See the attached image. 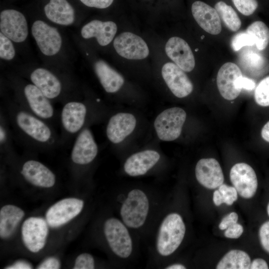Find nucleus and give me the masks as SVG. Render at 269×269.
<instances>
[{"label":"nucleus","instance_id":"f8f14e48","mask_svg":"<svg viewBox=\"0 0 269 269\" xmlns=\"http://www.w3.org/2000/svg\"><path fill=\"white\" fill-rule=\"evenodd\" d=\"M48 225L46 220L38 217H30L23 222L22 239L31 252H38L44 248L48 234Z\"/></svg>","mask_w":269,"mask_h":269},{"label":"nucleus","instance_id":"a878e982","mask_svg":"<svg viewBox=\"0 0 269 269\" xmlns=\"http://www.w3.org/2000/svg\"><path fill=\"white\" fill-rule=\"evenodd\" d=\"M14 137L8 118L0 108V150L5 158L14 157Z\"/></svg>","mask_w":269,"mask_h":269},{"label":"nucleus","instance_id":"f257e3e1","mask_svg":"<svg viewBox=\"0 0 269 269\" xmlns=\"http://www.w3.org/2000/svg\"><path fill=\"white\" fill-rule=\"evenodd\" d=\"M0 107L6 115L14 139L31 150L46 151L62 147L54 126L27 111L2 91Z\"/></svg>","mask_w":269,"mask_h":269},{"label":"nucleus","instance_id":"6e6552de","mask_svg":"<svg viewBox=\"0 0 269 269\" xmlns=\"http://www.w3.org/2000/svg\"><path fill=\"white\" fill-rule=\"evenodd\" d=\"M186 118V112L179 107L170 108L160 113L154 122L158 138L166 141L177 139L181 134Z\"/></svg>","mask_w":269,"mask_h":269},{"label":"nucleus","instance_id":"c03bdc74","mask_svg":"<svg viewBox=\"0 0 269 269\" xmlns=\"http://www.w3.org/2000/svg\"><path fill=\"white\" fill-rule=\"evenodd\" d=\"M32 268L30 264L24 261H18L5 268L6 269H29Z\"/></svg>","mask_w":269,"mask_h":269},{"label":"nucleus","instance_id":"bb28decb","mask_svg":"<svg viewBox=\"0 0 269 269\" xmlns=\"http://www.w3.org/2000/svg\"><path fill=\"white\" fill-rule=\"evenodd\" d=\"M251 261L245 252L232 250L226 254L218 263L217 269H249Z\"/></svg>","mask_w":269,"mask_h":269},{"label":"nucleus","instance_id":"79ce46f5","mask_svg":"<svg viewBox=\"0 0 269 269\" xmlns=\"http://www.w3.org/2000/svg\"><path fill=\"white\" fill-rule=\"evenodd\" d=\"M60 263L55 257H49L44 260L37 267L38 269H58L60 268Z\"/></svg>","mask_w":269,"mask_h":269},{"label":"nucleus","instance_id":"473e14b6","mask_svg":"<svg viewBox=\"0 0 269 269\" xmlns=\"http://www.w3.org/2000/svg\"><path fill=\"white\" fill-rule=\"evenodd\" d=\"M256 43L254 36L247 32H240L235 35L231 41V46L235 51L239 50L245 46H252Z\"/></svg>","mask_w":269,"mask_h":269},{"label":"nucleus","instance_id":"a211bd4d","mask_svg":"<svg viewBox=\"0 0 269 269\" xmlns=\"http://www.w3.org/2000/svg\"><path fill=\"white\" fill-rule=\"evenodd\" d=\"M136 124V119L133 114L117 113L108 120L106 129V136L111 143H119L134 131Z\"/></svg>","mask_w":269,"mask_h":269},{"label":"nucleus","instance_id":"39448f33","mask_svg":"<svg viewBox=\"0 0 269 269\" xmlns=\"http://www.w3.org/2000/svg\"><path fill=\"white\" fill-rule=\"evenodd\" d=\"M149 208L147 194L141 189H132L128 193L121 206L122 221L129 228L138 229L145 224Z\"/></svg>","mask_w":269,"mask_h":269},{"label":"nucleus","instance_id":"a18cd8bd","mask_svg":"<svg viewBox=\"0 0 269 269\" xmlns=\"http://www.w3.org/2000/svg\"><path fill=\"white\" fill-rule=\"evenodd\" d=\"M213 200L214 204L217 206L224 203L222 195L218 190H216L214 192Z\"/></svg>","mask_w":269,"mask_h":269},{"label":"nucleus","instance_id":"7ed1b4c3","mask_svg":"<svg viewBox=\"0 0 269 269\" xmlns=\"http://www.w3.org/2000/svg\"><path fill=\"white\" fill-rule=\"evenodd\" d=\"M3 82L10 93L5 89L2 91L17 104L54 127L59 125L60 112L35 85L16 72L6 74Z\"/></svg>","mask_w":269,"mask_h":269},{"label":"nucleus","instance_id":"f3484780","mask_svg":"<svg viewBox=\"0 0 269 269\" xmlns=\"http://www.w3.org/2000/svg\"><path fill=\"white\" fill-rule=\"evenodd\" d=\"M165 52L168 57L185 72H190L195 65V58L192 50L183 39L173 36L165 45Z\"/></svg>","mask_w":269,"mask_h":269},{"label":"nucleus","instance_id":"49530a36","mask_svg":"<svg viewBox=\"0 0 269 269\" xmlns=\"http://www.w3.org/2000/svg\"><path fill=\"white\" fill-rule=\"evenodd\" d=\"M261 136L264 140L269 142V121L263 127L261 131Z\"/></svg>","mask_w":269,"mask_h":269},{"label":"nucleus","instance_id":"ea45409f","mask_svg":"<svg viewBox=\"0 0 269 269\" xmlns=\"http://www.w3.org/2000/svg\"><path fill=\"white\" fill-rule=\"evenodd\" d=\"M235 86L237 89L241 90L242 89L252 90L255 88L256 83L252 79L241 76L236 80Z\"/></svg>","mask_w":269,"mask_h":269},{"label":"nucleus","instance_id":"9d476101","mask_svg":"<svg viewBox=\"0 0 269 269\" xmlns=\"http://www.w3.org/2000/svg\"><path fill=\"white\" fill-rule=\"evenodd\" d=\"M0 32L14 43L24 42L29 34L28 21L25 15L14 9H5L0 13Z\"/></svg>","mask_w":269,"mask_h":269},{"label":"nucleus","instance_id":"2eb2a0df","mask_svg":"<svg viewBox=\"0 0 269 269\" xmlns=\"http://www.w3.org/2000/svg\"><path fill=\"white\" fill-rule=\"evenodd\" d=\"M161 73L167 86L176 97L184 98L192 93V82L185 71L173 62L165 63L161 67Z\"/></svg>","mask_w":269,"mask_h":269},{"label":"nucleus","instance_id":"c85d7f7f","mask_svg":"<svg viewBox=\"0 0 269 269\" xmlns=\"http://www.w3.org/2000/svg\"><path fill=\"white\" fill-rule=\"evenodd\" d=\"M246 32L254 36L258 49L262 50L267 47L269 43V28L264 22H254L248 26Z\"/></svg>","mask_w":269,"mask_h":269},{"label":"nucleus","instance_id":"ddd939ff","mask_svg":"<svg viewBox=\"0 0 269 269\" xmlns=\"http://www.w3.org/2000/svg\"><path fill=\"white\" fill-rule=\"evenodd\" d=\"M19 172L25 181L36 187L50 188L56 183L54 173L43 163L34 159H26L21 163Z\"/></svg>","mask_w":269,"mask_h":269},{"label":"nucleus","instance_id":"f704fd0d","mask_svg":"<svg viewBox=\"0 0 269 269\" xmlns=\"http://www.w3.org/2000/svg\"><path fill=\"white\" fill-rule=\"evenodd\" d=\"M218 188V190L222 195L224 203L231 205L237 200L238 193L234 187L223 183Z\"/></svg>","mask_w":269,"mask_h":269},{"label":"nucleus","instance_id":"4be33fe9","mask_svg":"<svg viewBox=\"0 0 269 269\" xmlns=\"http://www.w3.org/2000/svg\"><path fill=\"white\" fill-rule=\"evenodd\" d=\"M193 16L198 24L210 34H219L222 25L215 8L201 1L194 2L191 6Z\"/></svg>","mask_w":269,"mask_h":269},{"label":"nucleus","instance_id":"72a5a7b5","mask_svg":"<svg viewBox=\"0 0 269 269\" xmlns=\"http://www.w3.org/2000/svg\"><path fill=\"white\" fill-rule=\"evenodd\" d=\"M237 9L245 15L253 14L258 6L257 0H232Z\"/></svg>","mask_w":269,"mask_h":269},{"label":"nucleus","instance_id":"1a4fd4ad","mask_svg":"<svg viewBox=\"0 0 269 269\" xmlns=\"http://www.w3.org/2000/svg\"><path fill=\"white\" fill-rule=\"evenodd\" d=\"M113 45L120 56L128 60H142L149 55V48L146 41L130 31H124L117 35Z\"/></svg>","mask_w":269,"mask_h":269},{"label":"nucleus","instance_id":"6ab92c4d","mask_svg":"<svg viewBox=\"0 0 269 269\" xmlns=\"http://www.w3.org/2000/svg\"><path fill=\"white\" fill-rule=\"evenodd\" d=\"M195 172L198 182L208 189H215L223 183L221 167L215 158L200 159L196 165Z\"/></svg>","mask_w":269,"mask_h":269},{"label":"nucleus","instance_id":"09e8293b","mask_svg":"<svg viewBox=\"0 0 269 269\" xmlns=\"http://www.w3.org/2000/svg\"><path fill=\"white\" fill-rule=\"evenodd\" d=\"M267 210V213H268V215L269 216V203L268 204Z\"/></svg>","mask_w":269,"mask_h":269},{"label":"nucleus","instance_id":"0eeeda50","mask_svg":"<svg viewBox=\"0 0 269 269\" xmlns=\"http://www.w3.org/2000/svg\"><path fill=\"white\" fill-rule=\"evenodd\" d=\"M128 227L116 218L108 219L104 223V235L111 251L119 258H129L133 252V242Z\"/></svg>","mask_w":269,"mask_h":269},{"label":"nucleus","instance_id":"aec40b11","mask_svg":"<svg viewBox=\"0 0 269 269\" xmlns=\"http://www.w3.org/2000/svg\"><path fill=\"white\" fill-rule=\"evenodd\" d=\"M44 13L55 25L70 26L76 22L75 9L67 0H49L44 6Z\"/></svg>","mask_w":269,"mask_h":269},{"label":"nucleus","instance_id":"393cba45","mask_svg":"<svg viewBox=\"0 0 269 269\" xmlns=\"http://www.w3.org/2000/svg\"><path fill=\"white\" fill-rule=\"evenodd\" d=\"M24 216L23 210L15 205L9 204L1 207L0 210V238L10 237Z\"/></svg>","mask_w":269,"mask_h":269},{"label":"nucleus","instance_id":"c756f323","mask_svg":"<svg viewBox=\"0 0 269 269\" xmlns=\"http://www.w3.org/2000/svg\"><path fill=\"white\" fill-rule=\"evenodd\" d=\"M240 60L242 67L252 71L260 70L265 64L264 57L261 55L250 50L242 52Z\"/></svg>","mask_w":269,"mask_h":269},{"label":"nucleus","instance_id":"5701e85b","mask_svg":"<svg viewBox=\"0 0 269 269\" xmlns=\"http://www.w3.org/2000/svg\"><path fill=\"white\" fill-rule=\"evenodd\" d=\"M94 73L104 91L108 94L118 92L123 86V76L103 59H96L92 64Z\"/></svg>","mask_w":269,"mask_h":269},{"label":"nucleus","instance_id":"4468645a","mask_svg":"<svg viewBox=\"0 0 269 269\" xmlns=\"http://www.w3.org/2000/svg\"><path fill=\"white\" fill-rule=\"evenodd\" d=\"M230 180L243 198L250 199L253 197L258 188V179L253 168L246 163H237L231 169Z\"/></svg>","mask_w":269,"mask_h":269},{"label":"nucleus","instance_id":"c9c22d12","mask_svg":"<svg viewBox=\"0 0 269 269\" xmlns=\"http://www.w3.org/2000/svg\"><path fill=\"white\" fill-rule=\"evenodd\" d=\"M95 268V261L93 257L88 253L79 255L76 259L73 269H93Z\"/></svg>","mask_w":269,"mask_h":269},{"label":"nucleus","instance_id":"2f4dec72","mask_svg":"<svg viewBox=\"0 0 269 269\" xmlns=\"http://www.w3.org/2000/svg\"><path fill=\"white\" fill-rule=\"evenodd\" d=\"M16 55L14 43L1 32H0V58L1 60L10 61Z\"/></svg>","mask_w":269,"mask_h":269},{"label":"nucleus","instance_id":"dca6fc26","mask_svg":"<svg viewBox=\"0 0 269 269\" xmlns=\"http://www.w3.org/2000/svg\"><path fill=\"white\" fill-rule=\"evenodd\" d=\"M118 31V25L111 20L93 19L80 29L81 37L85 40L95 39L100 46L106 47L113 42Z\"/></svg>","mask_w":269,"mask_h":269},{"label":"nucleus","instance_id":"a19ab883","mask_svg":"<svg viewBox=\"0 0 269 269\" xmlns=\"http://www.w3.org/2000/svg\"><path fill=\"white\" fill-rule=\"evenodd\" d=\"M238 220V214L232 212L225 216L219 225V228L221 230H226L228 227L237 223Z\"/></svg>","mask_w":269,"mask_h":269},{"label":"nucleus","instance_id":"58836bf2","mask_svg":"<svg viewBox=\"0 0 269 269\" xmlns=\"http://www.w3.org/2000/svg\"><path fill=\"white\" fill-rule=\"evenodd\" d=\"M244 229L239 223H235L228 227L224 232L225 236L230 239H238L243 234Z\"/></svg>","mask_w":269,"mask_h":269},{"label":"nucleus","instance_id":"e433bc0d","mask_svg":"<svg viewBox=\"0 0 269 269\" xmlns=\"http://www.w3.org/2000/svg\"><path fill=\"white\" fill-rule=\"evenodd\" d=\"M259 236L263 248L269 254V221L265 222L261 225L259 231Z\"/></svg>","mask_w":269,"mask_h":269},{"label":"nucleus","instance_id":"cd10ccee","mask_svg":"<svg viewBox=\"0 0 269 269\" xmlns=\"http://www.w3.org/2000/svg\"><path fill=\"white\" fill-rule=\"evenodd\" d=\"M215 8L226 26L233 31H236L241 26V21L232 6L222 1L217 2Z\"/></svg>","mask_w":269,"mask_h":269},{"label":"nucleus","instance_id":"de8ad7c7","mask_svg":"<svg viewBox=\"0 0 269 269\" xmlns=\"http://www.w3.org/2000/svg\"><path fill=\"white\" fill-rule=\"evenodd\" d=\"M166 269H185L186 267L181 264H174L167 266L165 268Z\"/></svg>","mask_w":269,"mask_h":269},{"label":"nucleus","instance_id":"f03ea898","mask_svg":"<svg viewBox=\"0 0 269 269\" xmlns=\"http://www.w3.org/2000/svg\"><path fill=\"white\" fill-rule=\"evenodd\" d=\"M16 73L35 85L53 103L63 105L82 96L78 82L67 71L34 66L20 69Z\"/></svg>","mask_w":269,"mask_h":269},{"label":"nucleus","instance_id":"412c9836","mask_svg":"<svg viewBox=\"0 0 269 269\" xmlns=\"http://www.w3.org/2000/svg\"><path fill=\"white\" fill-rule=\"evenodd\" d=\"M241 76V70L234 63L227 62L221 67L217 74V85L224 99L233 100L239 95L241 90L236 87L235 81Z\"/></svg>","mask_w":269,"mask_h":269},{"label":"nucleus","instance_id":"4c0bfd02","mask_svg":"<svg viewBox=\"0 0 269 269\" xmlns=\"http://www.w3.org/2000/svg\"><path fill=\"white\" fill-rule=\"evenodd\" d=\"M83 4L98 9L107 8L112 5L114 0H79Z\"/></svg>","mask_w":269,"mask_h":269},{"label":"nucleus","instance_id":"423d86ee","mask_svg":"<svg viewBox=\"0 0 269 269\" xmlns=\"http://www.w3.org/2000/svg\"><path fill=\"white\" fill-rule=\"evenodd\" d=\"M30 33L40 52L45 57L54 58L62 51L63 38L58 28L49 21L37 19L32 21Z\"/></svg>","mask_w":269,"mask_h":269},{"label":"nucleus","instance_id":"20e7f679","mask_svg":"<svg viewBox=\"0 0 269 269\" xmlns=\"http://www.w3.org/2000/svg\"><path fill=\"white\" fill-rule=\"evenodd\" d=\"M186 227L180 214L172 212L162 220L156 240V249L162 257L172 255L181 245L185 236Z\"/></svg>","mask_w":269,"mask_h":269},{"label":"nucleus","instance_id":"37998d69","mask_svg":"<svg viewBox=\"0 0 269 269\" xmlns=\"http://www.w3.org/2000/svg\"><path fill=\"white\" fill-rule=\"evenodd\" d=\"M251 269H268L269 266L265 260L261 258L254 259L251 263Z\"/></svg>","mask_w":269,"mask_h":269},{"label":"nucleus","instance_id":"7c9ffc66","mask_svg":"<svg viewBox=\"0 0 269 269\" xmlns=\"http://www.w3.org/2000/svg\"><path fill=\"white\" fill-rule=\"evenodd\" d=\"M254 97L259 105L269 106V76L262 80L256 87Z\"/></svg>","mask_w":269,"mask_h":269},{"label":"nucleus","instance_id":"9b49d317","mask_svg":"<svg viewBox=\"0 0 269 269\" xmlns=\"http://www.w3.org/2000/svg\"><path fill=\"white\" fill-rule=\"evenodd\" d=\"M84 205L83 200L78 198H67L60 200L47 210L46 220L51 227H59L78 216Z\"/></svg>","mask_w":269,"mask_h":269},{"label":"nucleus","instance_id":"b1692460","mask_svg":"<svg viewBox=\"0 0 269 269\" xmlns=\"http://www.w3.org/2000/svg\"><path fill=\"white\" fill-rule=\"evenodd\" d=\"M159 153L154 150H145L136 152L126 160L124 169L131 176H138L145 174L159 161Z\"/></svg>","mask_w":269,"mask_h":269}]
</instances>
